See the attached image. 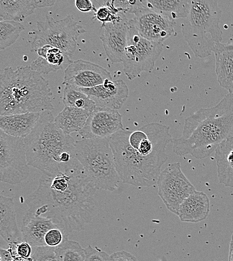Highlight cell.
I'll return each mask as SVG.
<instances>
[{
  "instance_id": "6da1fadb",
  "label": "cell",
  "mask_w": 233,
  "mask_h": 261,
  "mask_svg": "<svg viewBox=\"0 0 233 261\" xmlns=\"http://www.w3.org/2000/svg\"><path fill=\"white\" fill-rule=\"evenodd\" d=\"M97 190L78 162L53 176L42 175L27 199L28 211L51 219L67 234L80 231L92 220Z\"/></svg>"
},
{
  "instance_id": "7a4b0ae2",
  "label": "cell",
  "mask_w": 233,
  "mask_h": 261,
  "mask_svg": "<svg viewBox=\"0 0 233 261\" xmlns=\"http://www.w3.org/2000/svg\"><path fill=\"white\" fill-rule=\"evenodd\" d=\"M171 142L170 127L158 122L146 124L135 130L123 128L110 137L122 182L137 187L155 185L168 159L166 148Z\"/></svg>"
},
{
  "instance_id": "3957f363",
  "label": "cell",
  "mask_w": 233,
  "mask_h": 261,
  "mask_svg": "<svg viewBox=\"0 0 233 261\" xmlns=\"http://www.w3.org/2000/svg\"><path fill=\"white\" fill-rule=\"evenodd\" d=\"M233 137V93L216 105L200 108L186 117L181 137L173 140L178 156L201 159L210 156L223 141Z\"/></svg>"
},
{
  "instance_id": "277c9868",
  "label": "cell",
  "mask_w": 233,
  "mask_h": 261,
  "mask_svg": "<svg viewBox=\"0 0 233 261\" xmlns=\"http://www.w3.org/2000/svg\"><path fill=\"white\" fill-rule=\"evenodd\" d=\"M51 111L41 112L31 133L24 138L28 165L49 176L64 171L77 162L75 141L54 122Z\"/></svg>"
},
{
  "instance_id": "5b68a950",
  "label": "cell",
  "mask_w": 233,
  "mask_h": 261,
  "mask_svg": "<svg viewBox=\"0 0 233 261\" xmlns=\"http://www.w3.org/2000/svg\"><path fill=\"white\" fill-rule=\"evenodd\" d=\"M48 81L30 66L6 67L0 75L1 115L51 111Z\"/></svg>"
},
{
  "instance_id": "8992f818",
  "label": "cell",
  "mask_w": 233,
  "mask_h": 261,
  "mask_svg": "<svg viewBox=\"0 0 233 261\" xmlns=\"http://www.w3.org/2000/svg\"><path fill=\"white\" fill-rule=\"evenodd\" d=\"M221 11L216 1L190 0L189 10L181 25L185 40L196 57L209 56L222 40L219 27Z\"/></svg>"
},
{
  "instance_id": "52a82bcc",
  "label": "cell",
  "mask_w": 233,
  "mask_h": 261,
  "mask_svg": "<svg viewBox=\"0 0 233 261\" xmlns=\"http://www.w3.org/2000/svg\"><path fill=\"white\" fill-rule=\"evenodd\" d=\"M75 155L97 190L113 191L119 188L122 181L116 169L109 138L76 141Z\"/></svg>"
},
{
  "instance_id": "ba28073f",
  "label": "cell",
  "mask_w": 233,
  "mask_h": 261,
  "mask_svg": "<svg viewBox=\"0 0 233 261\" xmlns=\"http://www.w3.org/2000/svg\"><path fill=\"white\" fill-rule=\"evenodd\" d=\"M37 30L33 32L31 51L36 52L45 45L57 48L72 57L78 37L85 29L75 21L71 15L56 20L47 16L44 20L36 22Z\"/></svg>"
},
{
  "instance_id": "9c48e42d",
  "label": "cell",
  "mask_w": 233,
  "mask_h": 261,
  "mask_svg": "<svg viewBox=\"0 0 233 261\" xmlns=\"http://www.w3.org/2000/svg\"><path fill=\"white\" fill-rule=\"evenodd\" d=\"M162 48V43L152 42L141 36L130 19L127 44L122 62L127 78L132 80L143 71L150 72Z\"/></svg>"
},
{
  "instance_id": "30bf717a",
  "label": "cell",
  "mask_w": 233,
  "mask_h": 261,
  "mask_svg": "<svg viewBox=\"0 0 233 261\" xmlns=\"http://www.w3.org/2000/svg\"><path fill=\"white\" fill-rule=\"evenodd\" d=\"M29 175L24 138L0 131V180L10 184L25 181Z\"/></svg>"
},
{
  "instance_id": "8fae6325",
  "label": "cell",
  "mask_w": 233,
  "mask_h": 261,
  "mask_svg": "<svg viewBox=\"0 0 233 261\" xmlns=\"http://www.w3.org/2000/svg\"><path fill=\"white\" fill-rule=\"evenodd\" d=\"M156 184L159 196L167 208L176 215L183 200L196 191L179 162L169 164L161 172Z\"/></svg>"
},
{
  "instance_id": "7c38bea8",
  "label": "cell",
  "mask_w": 233,
  "mask_h": 261,
  "mask_svg": "<svg viewBox=\"0 0 233 261\" xmlns=\"http://www.w3.org/2000/svg\"><path fill=\"white\" fill-rule=\"evenodd\" d=\"M131 13L139 34L149 41L162 43L175 32V20L148 7L145 0L136 1Z\"/></svg>"
},
{
  "instance_id": "4fadbf2b",
  "label": "cell",
  "mask_w": 233,
  "mask_h": 261,
  "mask_svg": "<svg viewBox=\"0 0 233 261\" xmlns=\"http://www.w3.org/2000/svg\"><path fill=\"white\" fill-rule=\"evenodd\" d=\"M112 80L111 75L102 66L82 59L72 61L64 70V84L79 88H90Z\"/></svg>"
},
{
  "instance_id": "5bb4252c",
  "label": "cell",
  "mask_w": 233,
  "mask_h": 261,
  "mask_svg": "<svg viewBox=\"0 0 233 261\" xmlns=\"http://www.w3.org/2000/svg\"><path fill=\"white\" fill-rule=\"evenodd\" d=\"M123 128L122 116L118 110L96 106L79 134L83 139L109 138Z\"/></svg>"
},
{
  "instance_id": "9a60e30c",
  "label": "cell",
  "mask_w": 233,
  "mask_h": 261,
  "mask_svg": "<svg viewBox=\"0 0 233 261\" xmlns=\"http://www.w3.org/2000/svg\"><path fill=\"white\" fill-rule=\"evenodd\" d=\"M129 19L126 14L122 12L117 21L101 25L99 38L106 56L113 63L122 62L129 29Z\"/></svg>"
},
{
  "instance_id": "2e32d148",
  "label": "cell",
  "mask_w": 233,
  "mask_h": 261,
  "mask_svg": "<svg viewBox=\"0 0 233 261\" xmlns=\"http://www.w3.org/2000/svg\"><path fill=\"white\" fill-rule=\"evenodd\" d=\"M75 87L87 95L97 107L116 110L122 107L129 95L128 86L122 79L108 80L90 88Z\"/></svg>"
},
{
  "instance_id": "e0dca14e",
  "label": "cell",
  "mask_w": 233,
  "mask_h": 261,
  "mask_svg": "<svg viewBox=\"0 0 233 261\" xmlns=\"http://www.w3.org/2000/svg\"><path fill=\"white\" fill-rule=\"evenodd\" d=\"M38 57L32 61L30 67L40 74H48L58 70H65L72 62L71 57L60 49L45 45L37 50Z\"/></svg>"
},
{
  "instance_id": "ac0fdd59",
  "label": "cell",
  "mask_w": 233,
  "mask_h": 261,
  "mask_svg": "<svg viewBox=\"0 0 233 261\" xmlns=\"http://www.w3.org/2000/svg\"><path fill=\"white\" fill-rule=\"evenodd\" d=\"M55 227H58L51 219L27 211L23 217L21 229L23 241L32 246H46L45 235L50 229Z\"/></svg>"
},
{
  "instance_id": "d6986e66",
  "label": "cell",
  "mask_w": 233,
  "mask_h": 261,
  "mask_svg": "<svg viewBox=\"0 0 233 261\" xmlns=\"http://www.w3.org/2000/svg\"><path fill=\"white\" fill-rule=\"evenodd\" d=\"M219 84L233 93V41L217 43L213 49Z\"/></svg>"
},
{
  "instance_id": "ffe728a7",
  "label": "cell",
  "mask_w": 233,
  "mask_h": 261,
  "mask_svg": "<svg viewBox=\"0 0 233 261\" xmlns=\"http://www.w3.org/2000/svg\"><path fill=\"white\" fill-rule=\"evenodd\" d=\"M0 234L9 244L15 245L23 241L21 230L18 227L13 199L3 195L0 198Z\"/></svg>"
},
{
  "instance_id": "44dd1931",
  "label": "cell",
  "mask_w": 233,
  "mask_h": 261,
  "mask_svg": "<svg viewBox=\"0 0 233 261\" xmlns=\"http://www.w3.org/2000/svg\"><path fill=\"white\" fill-rule=\"evenodd\" d=\"M53 0H0V21L20 22L36 9L53 6Z\"/></svg>"
},
{
  "instance_id": "7402d4cb",
  "label": "cell",
  "mask_w": 233,
  "mask_h": 261,
  "mask_svg": "<svg viewBox=\"0 0 233 261\" xmlns=\"http://www.w3.org/2000/svg\"><path fill=\"white\" fill-rule=\"evenodd\" d=\"M209 207L207 195L203 192L195 191L183 200L177 215L182 222H198L206 218Z\"/></svg>"
},
{
  "instance_id": "603a6c76",
  "label": "cell",
  "mask_w": 233,
  "mask_h": 261,
  "mask_svg": "<svg viewBox=\"0 0 233 261\" xmlns=\"http://www.w3.org/2000/svg\"><path fill=\"white\" fill-rule=\"evenodd\" d=\"M41 112H28L0 116L1 130L6 134L25 138L36 125Z\"/></svg>"
},
{
  "instance_id": "cb8c5ba5",
  "label": "cell",
  "mask_w": 233,
  "mask_h": 261,
  "mask_svg": "<svg viewBox=\"0 0 233 261\" xmlns=\"http://www.w3.org/2000/svg\"><path fill=\"white\" fill-rule=\"evenodd\" d=\"M219 182L226 187H233V137L221 142L215 150Z\"/></svg>"
},
{
  "instance_id": "d4e9b609",
  "label": "cell",
  "mask_w": 233,
  "mask_h": 261,
  "mask_svg": "<svg viewBox=\"0 0 233 261\" xmlns=\"http://www.w3.org/2000/svg\"><path fill=\"white\" fill-rule=\"evenodd\" d=\"M87 110L73 107H65L54 118L55 124L65 134L79 132L90 114Z\"/></svg>"
},
{
  "instance_id": "484cf974",
  "label": "cell",
  "mask_w": 233,
  "mask_h": 261,
  "mask_svg": "<svg viewBox=\"0 0 233 261\" xmlns=\"http://www.w3.org/2000/svg\"><path fill=\"white\" fill-rule=\"evenodd\" d=\"M145 2L152 10L174 20L185 18L190 4V0H145Z\"/></svg>"
},
{
  "instance_id": "4316f807",
  "label": "cell",
  "mask_w": 233,
  "mask_h": 261,
  "mask_svg": "<svg viewBox=\"0 0 233 261\" xmlns=\"http://www.w3.org/2000/svg\"><path fill=\"white\" fill-rule=\"evenodd\" d=\"M62 102L65 107L82 109L89 112H92L96 107L87 95L69 84H65Z\"/></svg>"
},
{
  "instance_id": "83f0119b",
  "label": "cell",
  "mask_w": 233,
  "mask_h": 261,
  "mask_svg": "<svg viewBox=\"0 0 233 261\" xmlns=\"http://www.w3.org/2000/svg\"><path fill=\"white\" fill-rule=\"evenodd\" d=\"M57 261H84V249L75 241H64L60 245L55 247Z\"/></svg>"
},
{
  "instance_id": "f1b7e54d",
  "label": "cell",
  "mask_w": 233,
  "mask_h": 261,
  "mask_svg": "<svg viewBox=\"0 0 233 261\" xmlns=\"http://www.w3.org/2000/svg\"><path fill=\"white\" fill-rule=\"evenodd\" d=\"M24 29V26L19 22L9 20L0 21L1 50H5L15 43Z\"/></svg>"
},
{
  "instance_id": "f546056e",
  "label": "cell",
  "mask_w": 233,
  "mask_h": 261,
  "mask_svg": "<svg viewBox=\"0 0 233 261\" xmlns=\"http://www.w3.org/2000/svg\"><path fill=\"white\" fill-rule=\"evenodd\" d=\"M68 234L59 227L50 229L45 234L44 241L46 246L56 247L68 239Z\"/></svg>"
},
{
  "instance_id": "4dcf8cb0",
  "label": "cell",
  "mask_w": 233,
  "mask_h": 261,
  "mask_svg": "<svg viewBox=\"0 0 233 261\" xmlns=\"http://www.w3.org/2000/svg\"><path fill=\"white\" fill-rule=\"evenodd\" d=\"M32 257L33 261H57L55 247L49 246L36 247Z\"/></svg>"
},
{
  "instance_id": "1f68e13d",
  "label": "cell",
  "mask_w": 233,
  "mask_h": 261,
  "mask_svg": "<svg viewBox=\"0 0 233 261\" xmlns=\"http://www.w3.org/2000/svg\"><path fill=\"white\" fill-rule=\"evenodd\" d=\"M84 261H110V255L96 247L93 248L90 244L84 248Z\"/></svg>"
},
{
  "instance_id": "d6a6232c",
  "label": "cell",
  "mask_w": 233,
  "mask_h": 261,
  "mask_svg": "<svg viewBox=\"0 0 233 261\" xmlns=\"http://www.w3.org/2000/svg\"><path fill=\"white\" fill-rule=\"evenodd\" d=\"M110 261H138L131 253L125 250L113 252L110 255Z\"/></svg>"
},
{
  "instance_id": "836d02e7",
  "label": "cell",
  "mask_w": 233,
  "mask_h": 261,
  "mask_svg": "<svg viewBox=\"0 0 233 261\" xmlns=\"http://www.w3.org/2000/svg\"><path fill=\"white\" fill-rule=\"evenodd\" d=\"M15 247L17 253L20 256L26 258L31 257L32 247L29 243L26 241H22L15 245Z\"/></svg>"
},
{
  "instance_id": "e575fe53",
  "label": "cell",
  "mask_w": 233,
  "mask_h": 261,
  "mask_svg": "<svg viewBox=\"0 0 233 261\" xmlns=\"http://www.w3.org/2000/svg\"><path fill=\"white\" fill-rule=\"evenodd\" d=\"M75 5L76 8L82 12H88L90 11L96 12V9L89 0H76Z\"/></svg>"
},
{
  "instance_id": "d590c367",
  "label": "cell",
  "mask_w": 233,
  "mask_h": 261,
  "mask_svg": "<svg viewBox=\"0 0 233 261\" xmlns=\"http://www.w3.org/2000/svg\"><path fill=\"white\" fill-rule=\"evenodd\" d=\"M10 245L9 249L10 250L12 256V261H33V259L32 257L29 258H26L22 257L19 255L17 251H14L13 249L14 248L13 245L12 244H9Z\"/></svg>"
},
{
  "instance_id": "8d00e7d4",
  "label": "cell",
  "mask_w": 233,
  "mask_h": 261,
  "mask_svg": "<svg viewBox=\"0 0 233 261\" xmlns=\"http://www.w3.org/2000/svg\"><path fill=\"white\" fill-rule=\"evenodd\" d=\"M1 261H12V253L9 249H5L3 248H1L0 252Z\"/></svg>"
},
{
  "instance_id": "74e56055",
  "label": "cell",
  "mask_w": 233,
  "mask_h": 261,
  "mask_svg": "<svg viewBox=\"0 0 233 261\" xmlns=\"http://www.w3.org/2000/svg\"><path fill=\"white\" fill-rule=\"evenodd\" d=\"M228 261H233V240H231L229 246Z\"/></svg>"
},
{
  "instance_id": "f35d334b",
  "label": "cell",
  "mask_w": 233,
  "mask_h": 261,
  "mask_svg": "<svg viewBox=\"0 0 233 261\" xmlns=\"http://www.w3.org/2000/svg\"><path fill=\"white\" fill-rule=\"evenodd\" d=\"M231 240H233V233H232V235H231Z\"/></svg>"
}]
</instances>
